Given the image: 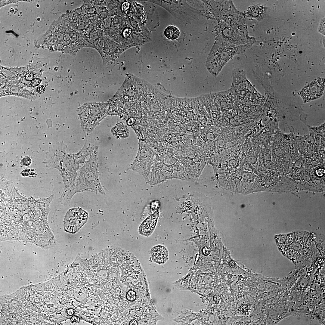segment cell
Returning a JSON list of instances; mask_svg holds the SVG:
<instances>
[{
	"label": "cell",
	"instance_id": "cell-1",
	"mask_svg": "<svg viewBox=\"0 0 325 325\" xmlns=\"http://www.w3.org/2000/svg\"><path fill=\"white\" fill-rule=\"evenodd\" d=\"M253 44L234 45L217 37L207 57L206 62L207 70L213 76H217L229 60L235 56L244 53Z\"/></svg>",
	"mask_w": 325,
	"mask_h": 325
},
{
	"label": "cell",
	"instance_id": "cell-2",
	"mask_svg": "<svg viewBox=\"0 0 325 325\" xmlns=\"http://www.w3.org/2000/svg\"><path fill=\"white\" fill-rule=\"evenodd\" d=\"M85 191L105 194L99 178L96 153L91 156L81 168L77 175L75 183V193Z\"/></svg>",
	"mask_w": 325,
	"mask_h": 325
},
{
	"label": "cell",
	"instance_id": "cell-3",
	"mask_svg": "<svg viewBox=\"0 0 325 325\" xmlns=\"http://www.w3.org/2000/svg\"><path fill=\"white\" fill-rule=\"evenodd\" d=\"M208 2L218 22H223L231 26L245 24L247 18L244 12L238 10L232 1H210Z\"/></svg>",
	"mask_w": 325,
	"mask_h": 325
},
{
	"label": "cell",
	"instance_id": "cell-4",
	"mask_svg": "<svg viewBox=\"0 0 325 325\" xmlns=\"http://www.w3.org/2000/svg\"><path fill=\"white\" fill-rule=\"evenodd\" d=\"M231 76L232 81L230 89L236 98L246 101L256 98L258 93L247 79L246 71L243 69H234L232 71Z\"/></svg>",
	"mask_w": 325,
	"mask_h": 325
},
{
	"label": "cell",
	"instance_id": "cell-5",
	"mask_svg": "<svg viewBox=\"0 0 325 325\" xmlns=\"http://www.w3.org/2000/svg\"><path fill=\"white\" fill-rule=\"evenodd\" d=\"M218 32L217 37L231 44L240 45L249 43L254 44L256 42L253 37L243 36L226 23L218 22Z\"/></svg>",
	"mask_w": 325,
	"mask_h": 325
},
{
	"label": "cell",
	"instance_id": "cell-6",
	"mask_svg": "<svg viewBox=\"0 0 325 325\" xmlns=\"http://www.w3.org/2000/svg\"><path fill=\"white\" fill-rule=\"evenodd\" d=\"M88 213L80 208H73L69 209L66 214L63 221L64 230L67 232L74 234L87 221Z\"/></svg>",
	"mask_w": 325,
	"mask_h": 325
},
{
	"label": "cell",
	"instance_id": "cell-7",
	"mask_svg": "<svg viewBox=\"0 0 325 325\" xmlns=\"http://www.w3.org/2000/svg\"><path fill=\"white\" fill-rule=\"evenodd\" d=\"M80 116L84 125L92 126L101 117V107L98 104L85 105L81 108Z\"/></svg>",
	"mask_w": 325,
	"mask_h": 325
},
{
	"label": "cell",
	"instance_id": "cell-8",
	"mask_svg": "<svg viewBox=\"0 0 325 325\" xmlns=\"http://www.w3.org/2000/svg\"><path fill=\"white\" fill-rule=\"evenodd\" d=\"M324 80L319 79L313 81L306 86L301 91L300 94L305 102L316 99L323 94Z\"/></svg>",
	"mask_w": 325,
	"mask_h": 325
},
{
	"label": "cell",
	"instance_id": "cell-9",
	"mask_svg": "<svg viewBox=\"0 0 325 325\" xmlns=\"http://www.w3.org/2000/svg\"><path fill=\"white\" fill-rule=\"evenodd\" d=\"M269 11V8L267 6L257 4L249 6L244 12L247 18H252L261 21L267 16Z\"/></svg>",
	"mask_w": 325,
	"mask_h": 325
},
{
	"label": "cell",
	"instance_id": "cell-10",
	"mask_svg": "<svg viewBox=\"0 0 325 325\" xmlns=\"http://www.w3.org/2000/svg\"><path fill=\"white\" fill-rule=\"evenodd\" d=\"M158 216L159 212H156L147 217L139 227L140 234L145 236L150 235L156 225Z\"/></svg>",
	"mask_w": 325,
	"mask_h": 325
},
{
	"label": "cell",
	"instance_id": "cell-11",
	"mask_svg": "<svg viewBox=\"0 0 325 325\" xmlns=\"http://www.w3.org/2000/svg\"><path fill=\"white\" fill-rule=\"evenodd\" d=\"M152 257L153 260L159 264L164 263L168 257L167 249L161 246H158L153 247L152 250Z\"/></svg>",
	"mask_w": 325,
	"mask_h": 325
},
{
	"label": "cell",
	"instance_id": "cell-12",
	"mask_svg": "<svg viewBox=\"0 0 325 325\" xmlns=\"http://www.w3.org/2000/svg\"><path fill=\"white\" fill-rule=\"evenodd\" d=\"M164 34L168 39L174 40L178 37L180 35V31L177 27L170 26L166 29L164 31Z\"/></svg>",
	"mask_w": 325,
	"mask_h": 325
},
{
	"label": "cell",
	"instance_id": "cell-13",
	"mask_svg": "<svg viewBox=\"0 0 325 325\" xmlns=\"http://www.w3.org/2000/svg\"><path fill=\"white\" fill-rule=\"evenodd\" d=\"M251 305L250 304L247 303L243 305L240 308V311L245 315H248L251 310Z\"/></svg>",
	"mask_w": 325,
	"mask_h": 325
},
{
	"label": "cell",
	"instance_id": "cell-14",
	"mask_svg": "<svg viewBox=\"0 0 325 325\" xmlns=\"http://www.w3.org/2000/svg\"><path fill=\"white\" fill-rule=\"evenodd\" d=\"M318 32L325 35V18H323L321 21L318 28Z\"/></svg>",
	"mask_w": 325,
	"mask_h": 325
},
{
	"label": "cell",
	"instance_id": "cell-15",
	"mask_svg": "<svg viewBox=\"0 0 325 325\" xmlns=\"http://www.w3.org/2000/svg\"><path fill=\"white\" fill-rule=\"evenodd\" d=\"M126 297L127 299L130 301L134 300L136 299L135 292L133 291H129L127 294Z\"/></svg>",
	"mask_w": 325,
	"mask_h": 325
},
{
	"label": "cell",
	"instance_id": "cell-16",
	"mask_svg": "<svg viewBox=\"0 0 325 325\" xmlns=\"http://www.w3.org/2000/svg\"><path fill=\"white\" fill-rule=\"evenodd\" d=\"M21 162L23 166H27L30 164L31 162V160L29 157L25 156L22 159Z\"/></svg>",
	"mask_w": 325,
	"mask_h": 325
},
{
	"label": "cell",
	"instance_id": "cell-17",
	"mask_svg": "<svg viewBox=\"0 0 325 325\" xmlns=\"http://www.w3.org/2000/svg\"><path fill=\"white\" fill-rule=\"evenodd\" d=\"M45 89V87L42 85H40L37 86L36 88V91L39 93H43Z\"/></svg>",
	"mask_w": 325,
	"mask_h": 325
},
{
	"label": "cell",
	"instance_id": "cell-18",
	"mask_svg": "<svg viewBox=\"0 0 325 325\" xmlns=\"http://www.w3.org/2000/svg\"><path fill=\"white\" fill-rule=\"evenodd\" d=\"M41 80L39 79H36L32 81L31 85L32 86H35L38 85L40 83Z\"/></svg>",
	"mask_w": 325,
	"mask_h": 325
},
{
	"label": "cell",
	"instance_id": "cell-19",
	"mask_svg": "<svg viewBox=\"0 0 325 325\" xmlns=\"http://www.w3.org/2000/svg\"><path fill=\"white\" fill-rule=\"evenodd\" d=\"M79 321V318L77 317L73 316L71 319V321L73 323H77Z\"/></svg>",
	"mask_w": 325,
	"mask_h": 325
},
{
	"label": "cell",
	"instance_id": "cell-20",
	"mask_svg": "<svg viewBox=\"0 0 325 325\" xmlns=\"http://www.w3.org/2000/svg\"><path fill=\"white\" fill-rule=\"evenodd\" d=\"M33 74L32 73L28 74L26 76V78L27 80H31L33 78Z\"/></svg>",
	"mask_w": 325,
	"mask_h": 325
},
{
	"label": "cell",
	"instance_id": "cell-21",
	"mask_svg": "<svg viewBox=\"0 0 325 325\" xmlns=\"http://www.w3.org/2000/svg\"><path fill=\"white\" fill-rule=\"evenodd\" d=\"M129 5V4L128 3H124V4H123V5H122V7L123 10V11H125L126 10L129 8V6H128Z\"/></svg>",
	"mask_w": 325,
	"mask_h": 325
},
{
	"label": "cell",
	"instance_id": "cell-22",
	"mask_svg": "<svg viewBox=\"0 0 325 325\" xmlns=\"http://www.w3.org/2000/svg\"><path fill=\"white\" fill-rule=\"evenodd\" d=\"M67 313L69 315H71L74 313V311L73 309H69L67 310Z\"/></svg>",
	"mask_w": 325,
	"mask_h": 325
},
{
	"label": "cell",
	"instance_id": "cell-23",
	"mask_svg": "<svg viewBox=\"0 0 325 325\" xmlns=\"http://www.w3.org/2000/svg\"><path fill=\"white\" fill-rule=\"evenodd\" d=\"M130 325H137L138 324L137 322L135 320H132L131 321L130 323Z\"/></svg>",
	"mask_w": 325,
	"mask_h": 325
}]
</instances>
